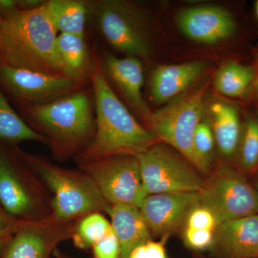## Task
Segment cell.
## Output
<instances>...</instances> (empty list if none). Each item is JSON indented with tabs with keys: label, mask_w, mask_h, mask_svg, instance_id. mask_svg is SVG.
Here are the masks:
<instances>
[{
	"label": "cell",
	"mask_w": 258,
	"mask_h": 258,
	"mask_svg": "<svg viewBox=\"0 0 258 258\" xmlns=\"http://www.w3.org/2000/svg\"><path fill=\"white\" fill-rule=\"evenodd\" d=\"M256 14H257L258 18V1L257 2V3H256Z\"/></svg>",
	"instance_id": "8d00e7d4"
},
{
	"label": "cell",
	"mask_w": 258,
	"mask_h": 258,
	"mask_svg": "<svg viewBox=\"0 0 258 258\" xmlns=\"http://www.w3.org/2000/svg\"><path fill=\"white\" fill-rule=\"evenodd\" d=\"M176 25L189 40L214 45L233 36L237 24L230 12L217 5L191 7L180 11Z\"/></svg>",
	"instance_id": "5bb4252c"
},
{
	"label": "cell",
	"mask_w": 258,
	"mask_h": 258,
	"mask_svg": "<svg viewBox=\"0 0 258 258\" xmlns=\"http://www.w3.org/2000/svg\"><path fill=\"white\" fill-rule=\"evenodd\" d=\"M59 54L69 76L82 83L88 69L87 45L83 35L59 33L57 37Z\"/></svg>",
	"instance_id": "44dd1931"
},
{
	"label": "cell",
	"mask_w": 258,
	"mask_h": 258,
	"mask_svg": "<svg viewBox=\"0 0 258 258\" xmlns=\"http://www.w3.org/2000/svg\"><path fill=\"white\" fill-rule=\"evenodd\" d=\"M33 129L47 139L54 157H75L90 145L96 132V108L92 87L77 90L60 98L25 107Z\"/></svg>",
	"instance_id": "3957f363"
},
{
	"label": "cell",
	"mask_w": 258,
	"mask_h": 258,
	"mask_svg": "<svg viewBox=\"0 0 258 258\" xmlns=\"http://www.w3.org/2000/svg\"><path fill=\"white\" fill-rule=\"evenodd\" d=\"M96 108V132L92 142L76 158L79 164L118 155L137 156L157 143L115 94L96 60L90 70Z\"/></svg>",
	"instance_id": "6da1fadb"
},
{
	"label": "cell",
	"mask_w": 258,
	"mask_h": 258,
	"mask_svg": "<svg viewBox=\"0 0 258 258\" xmlns=\"http://www.w3.org/2000/svg\"><path fill=\"white\" fill-rule=\"evenodd\" d=\"M210 125L220 154L226 158L233 157L237 154L242 130L238 111L229 103L217 101L210 106Z\"/></svg>",
	"instance_id": "d6986e66"
},
{
	"label": "cell",
	"mask_w": 258,
	"mask_h": 258,
	"mask_svg": "<svg viewBox=\"0 0 258 258\" xmlns=\"http://www.w3.org/2000/svg\"><path fill=\"white\" fill-rule=\"evenodd\" d=\"M0 82L26 107L44 104L79 90L74 79L0 66Z\"/></svg>",
	"instance_id": "8fae6325"
},
{
	"label": "cell",
	"mask_w": 258,
	"mask_h": 258,
	"mask_svg": "<svg viewBox=\"0 0 258 258\" xmlns=\"http://www.w3.org/2000/svg\"><path fill=\"white\" fill-rule=\"evenodd\" d=\"M102 72L109 79L133 111L146 122L152 112L144 101L142 95L144 75L142 60L135 57H118L112 54H105Z\"/></svg>",
	"instance_id": "9a60e30c"
},
{
	"label": "cell",
	"mask_w": 258,
	"mask_h": 258,
	"mask_svg": "<svg viewBox=\"0 0 258 258\" xmlns=\"http://www.w3.org/2000/svg\"><path fill=\"white\" fill-rule=\"evenodd\" d=\"M89 7L102 35L113 48L141 60L150 55L149 21L138 5L126 0H101Z\"/></svg>",
	"instance_id": "52a82bcc"
},
{
	"label": "cell",
	"mask_w": 258,
	"mask_h": 258,
	"mask_svg": "<svg viewBox=\"0 0 258 258\" xmlns=\"http://www.w3.org/2000/svg\"><path fill=\"white\" fill-rule=\"evenodd\" d=\"M210 252L212 258H258V214L219 225Z\"/></svg>",
	"instance_id": "2e32d148"
},
{
	"label": "cell",
	"mask_w": 258,
	"mask_h": 258,
	"mask_svg": "<svg viewBox=\"0 0 258 258\" xmlns=\"http://www.w3.org/2000/svg\"><path fill=\"white\" fill-rule=\"evenodd\" d=\"M218 225V221L212 212L199 204L189 212L183 227L216 230Z\"/></svg>",
	"instance_id": "83f0119b"
},
{
	"label": "cell",
	"mask_w": 258,
	"mask_h": 258,
	"mask_svg": "<svg viewBox=\"0 0 258 258\" xmlns=\"http://www.w3.org/2000/svg\"><path fill=\"white\" fill-rule=\"evenodd\" d=\"M166 240H150L137 246L128 258H171L166 248Z\"/></svg>",
	"instance_id": "f546056e"
},
{
	"label": "cell",
	"mask_w": 258,
	"mask_h": 258,
	"mask_svg": "<svg viewBox=\"0 0 258 258\" xmlns=\"http://www.w3.org/2000/svg\"><path fill=\"white\" fill-rule=\"evenodd\" d=\"M11 237H0V258L3 257L5 249Z\"/></svg>",
	"instance_id": "d6a6232c"
},
{
	"label": "cell",
	"mask_w": 258,
	"mask_h": 258,
	"mask_svg": "<svg viewBox=\"0 0 258 258\" xmlns=\"http://www.w3.org/2000/svg\"><path fill=\"white\" fill-rule=\"evenodd\" d=\"M92 249L93 258H120L119 242L113 228L93 246Z\"/></svg>",
	"instance_id": "f1b7e54d"
},
{
	"label": "cell",
	"mask_w": 258,
	"mask_h": 258,
	"mask_svg": "<svg viewBox=\"0 0 258 258\" xmlns=\"http://www.w3.org/2000/svg\"><path fill=\"white\" fill-rule=\"evenodd\" d=\"M111 222L101 212H93L79 220L71 238L76 247L81 249L92 248L96 242L111 230Z\"/></svg>",
	"instance_id": "cb8c5ba5"
},
{
	"label": "cell",
	"mask_w": 258,
	"mask_h": 258,
	"mask_svg": "<svg viewBox=\"0 0 258 258\" xmlns=\"http://www.w3.org/2000/svg\"><path fill=\"white\" fill-rule=\"evenodd\" d=\"M107 215L119 242L120 258H128L137 246L152 240L153 236L137 207L111 205Z\"/></svg>",
	"instance_id": "ac0fdd59"
},
{
	"label": "cell",
	"mask_w": 258,
	"mask_h": 258,
	"mask_svg": "<svg viewBox=\"0 0 258 258\" xmlns=\"http://www.w3.org/2000/svg\"><path fill=\"white\" fill-rule=\"evenodd\" d=\"M205 88L200 86L186 91L166 106L152 112L147 128L158 142L174 149L198 169L194 135L199 123L205 119Z\"/></svg>",
	"instance_id": "5b68a950"
},
{
	"label": "cell",
	"mask_w": 258,
	"mask_h": 258,
	"mask_svg": "<svg viewBox=\"0 0 258 258\" xmlns=\"http://www.w3.org/2000/svg\"><path fill=\"white\" fill-rule=\"evenodd\" d=\"M195 258H206V257H203V256H198V257H195Z\"/></svg>",
	"instance_id": "74e56055"
},
{
	"label": "cell",
	"mask_w": 258,
	"mask_h": 258,
	"mask_svg": "<svg viewBox=\"0 0 258 258\" xmlns=\"http://www.w3.org/2000/svg\"><path fill=\"white\" fill-rule=\"evenodd\" d=\"M200 204L199 192L148 195L139 210L152 236L167 239L181 230L189 212Z\"/></svg>",
	"instance_id": "4fadbf2b"
},
{
	"label": "cell",
	"mask_w": 258,
	"mask_h": 258,
	"mask_svg": "<svg viewBox=\"0 0 258 258\" xmlns=\"http://www.w3.org/2000/svg\"><path fill=\"white\" fill-rule=\"evenodd\" d=\"M207 68L208 62L202 60L159 66L151 79L153 102L158 105L168 103L186 92L203 76Z\"/></svg>",
	"instance_id": "e0dca14e"
},
{
	"label": "cell",
	"mask_w": 258,
	"mask_h": 258,
	"mask_svg": "<svg viewBox=\"0 0 258 258\" xmlns=\"http://www.w3.org/2000/svg\"><path fill=\"white\" fill-rule=\"evenodd\" d=\"M0 140L10 143L34 141L47 144L45 137L36 132L13 110L0 90Z\"/></svg>",
	"instance_id": "7402d4cb"
},
{
	"label": "cell",
	"mask_w": 258,
	"mask_h": 258,
	"mask_svg": "<svg viewBox=\"0 0 258 258\" xmlns=\"http://www.w3.org/2000/svg\"><path fill=\"white\" fill-rule=\"evenodd\" d=\"M254 70L236 62H229L217 71L215 78V88L229 98L244 96L253 81Z\"/></svg>",
	"instance_id": "603a6c76"
},
{
	"label": "cell",
	"mask_w": 258,
	"mask_h": 258,
	"mask_svg": "<svg viewBox=\"0 0 258 258\" xmlns=\"http://www.w3.org/2000/svg\"><path fill=\"white\" fill-rule=\"evenodd\" d=\"M18 154L50 193L51 220L68 223L93 212L108 214L111 205L81 169L62 167L41 156Z\"/></svg>",
	"instance_id": "277c9868"
},
{
	"label": "cell",
	"mask_w": 258,
	"mask_h": 258,
	"mask_svg": "<svg viewBox=\"0 0 258 258\" xmlns=\"http://www.w3.org/2000/svg\"><path fill=\"white\" fill-rule=\"evenodd\" d=\"M44 8L57 33L85 36L89 3L80 0H48Z\"/></svg>",
	"instance_id": "ffe728a7"
},
{
	"label": "cell",
	"mask_w": 258,
	"mask_h": 258,
	"mask_svg": "<svg viewBox=\"0 0 258 258\" xmlns=\"http://www.w3.org/2000/svg\"><path fill=\"white\" fill-rule=\"evenodd\" d=\"M182 239L188 249L196 252L210 251L213 245L216 230H198L183 227Z\"/></svg>",
	"instance_id": "4316f807"
},
{
	"label": "cell",
	"mask_w": 258,
	"mask_h": 258,
	"mask_svg": "<svg viewBox=\"0 0 258 258\" xmlns=\"http://www.w3.org/2000/svg\"><path fill=\"white\" fill-rule=\"evenodd\" d=\"M48 193L25 163L21 165L0 149V205L11 218L20 222L49 218Z\"/></svg>",
	"instance_id": "8992f818"
},
{
	"label": "cell",
	"mask_w": 258,
	"mask_h": 258,
	"mask_svg": "<svg viewBox=\"0 0 258 258\" xmlns=\"http://www.w3.org/2000/svg\"><path fill=\"white\" fill-rule=\"evenodd\" d=\"M76 223L57 222L50 217L20 222L2 258H51L59 244L71 238Z\"/></svg>",
	"instance_id": "7c38bea8"
},
{
	"label": "cell",
	"mask_w": 258,
	"mask_h": 258,
	"mask_svg": "<svg viewBox=\"0 0 258 258\" xmlns=\"http://www.w3.org/2000/svg\"><path fill=\"white\" fill-rule=\"evenodd\" d=\"M254 188H255L256 190H257V192L258 194V179L257 181H256L255 185H254Z\"/></svg>",
	"instance_id": "d590c367"
},
{
	"label": "cell",
	"mask_w": 258,
	"mask_h": 258,
	"mask_svg": "<svg viewBox=\"0 0 258 258\" xmlns=\"http://www.w3.org/2000/svg\"><path fill=\"white\" fill-rule=\"evenodd\" d=\"M254 86H255L256 92H257V93L258 94V76H257V79H256L255 85H254Z\"/></svg>",
	"instance_id": "e575fe53"
},
{
	"label": "cell",
	"mask_w": 258,
	"mask_h": 258,
	"mask_svg": "<svg viewBox=\"0 0 258 258\" xmlns=\"http://www.w3.org/2000/svg\"><path fill=\"white\" fill-rule=\"evenodd\" d=\"M20 223V222L11 218L0 205V237H11Z\"/></svg>",
	"instance_id": "4dcf8cb0"
},
{
	"label": "cell",
	"mask_w": 258,
	"mask_h": 258,
	"mask_svg": "<svg viewBox=\"0 0 258 258\" xmlns=\"http://www.w3.org/2000/svg\"><path fill=\"white\" fill-rule=\"evenodd\" d=\"M2 63H1V60H0V66H1Z\"/></svg>",
	"instance_id": "f35d334b"
},
{
	"label": "cell",
	"mask_w": 258,
	"mask_h": 258,
	"mask_svg": "<svg viewBox=\"0 0 258 258\" xmlns=\"http://www.w3.org/2000/svg\"><path fill=\"white\" fill-rule=\"evenodd\" d=\"M57 35L44 4L0 17L1 66L71 78L57 50Z\"/></svg>",
	"instance_id": "7a4b0ae2"
},
{
	"label": "cell",
	"mask_w": 258,
	"mask_h": 258,
	"mask_svg": "<svg viewBox=\"0 0 258 258\" xmlns=\"http://www.w3.org/2000/svg\"><path fill=\"white\" fill-rule=\"evenodd\" d=\"M110 205L140 208L148 196L136 156L118 155L79 164Z\"/></svg>",
	"instance_id": "30bf717a"
},
{
	"label": "cell",
	"mask_w": 258,
	"mask_h": 258,
	"mask_svg": "<svg viewBox=\"0 0 258 258\" xmlns=\"http://www.w3.org/2000/svg\"><path fill=\"white\" fill-rule=\"evenodd\" d=\"M147 195L200 192L204 176L182 155L166 144L157 142L136 156Z\"/></svg>",
	"instance_id": "ba28073f"
},
{
	"label": "cell",
	"mask_w": 258,
	"mask_h": 258,
	"mask_svg": "<svg viewBox=\"0 0 258 258\" xmlns=\"http://www.w3.org/2000/svg\"><path fill=\"white\" fill-rule=\"evenodd\" d=\"M237 154L242 169L252 171L258 167V120L247 119L242 128Z\"/></svg>",
	"instance_id": "d4e9b609"
},
{
	"label": "cell",
	"mask_w": 258,
	"mask_h": 258,
	"mask_svg": "<svg viewBox=\"0 0 258 258\" xmlns=\"http://www.w3.org/2000/svg\"><path fill=\"white\" fill-rule=\"evenodd\" d=\"M54 258H75L72 256H70L69 254L64 253V252L60 251L58 248L56 249L53 254Z\"/></svg>",
	"instance_id": "836d02e7"
},
{
	"label": "cell",
	"mask_w": 258,
	"mask_h": 258,
	"mask_svg": "<svg viewBox=\"0 0 258 258\" xmlns=\"http://www.w3.org/2000/svg\"><path fill=\"white\" fill-rule=\"evenodd\" d=\"M215 139L210 120L204 119L199 123L194 135L193 147L198 160V169L206 176L211 169Z\"/></svg>",
	"instance_id": "484cf974"
},
{
	"label": "cell",
	"mask_w": 258,
	"mask_h": 258,
	"mask_svg": "<svg viewBox=\"0 0 258 258\" xmlns=\"http://www.w3.org/2000/svg\"><path fill=\"white\" fill-rule=\"evenodd\" d=\"M200 195V205L209 209L219 225L258 214V194L245 176L235 168L222 165L214 171Z\"/></svg>",
	"instance_id": "9c48e42d"
},
{
	"label": "cell",
	"mask_w": 258,
	"mask_h": 258,
	"mask_svg": "<svg viewBox=\"0 0 258 258\" xmlns=\"http://www.w3.org/2000/svg\"><path fill=\"white\" fill-rule=\"evenodd\" d=\"M18 10V0H0V17L6 16Z\"/></svg>",
	"instance_id": "1f68e13d"
}]
</instances>
